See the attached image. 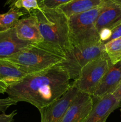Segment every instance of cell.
I'll return each mask as SVG.
<instances>
[{
	"mask_svg": "<svg viewBox=\"0 0 121 122\" xmlns=\"http://www.w3.org/2000/svg\"><path fill=\"white\" fill-rule=\"evenodd\" d=\"M70 80L67 71L55 65L42 71L26 75L9 85L6 93L17 102H28L40 110L68 91L72 83Z\"/></svg>",
	"mask_w": 121,
	"mask_h": 122,
	"instance_id": "obj_1",
	"label": "cell"
},
{
	"mask_svg": "<svg viewBox=\"0 0 121 122\" xmlns=\"http://www.w3.org/2000/svg\"><path fill=\"white\" fill-rule=\"evenodd\" d=\"M31 14L37 20L43 42L65 56L72 48L68 18L58 8H39Z\"/></svg>",
	"mask_w": 121,
	"mask_h": 122,
	"instance_id": "obj_2",
	"label": "cell"
},
{
	"mask_svg": "<svg viewBox=\"0 0 121 122\" xmlns=\"http://www.w3.org/2000/svg\"><path fill=\"white\" fill-rule=\"evenodd\" d=\"M65 56L45 43H32L5 60L15 64L26 75L42 71L59 64Z\"/></svg>",
	"mask_w": 121,
	"mask_h": 122,
	"instance_id": "obj_3",
	"label": "cell"
},
{
	"mask_svg": "<svg viewBox=\"0 0 121 122\" xmlns=\"http://www.w3.org/2000/svg\"><path fill=\"white\" fill-rule=\"evenodd\" d=\"M102 8L103 3L97 8L68 18L71 46L94 45L101 42L96 29V21Z\"/></svg>",
	"mask_w": 121,
	"mask_h": 122,
	"instance_id": "obj_4",
	"label": "cell"
},
{
	"mask_svg": "<svg viewBox=\"0 0 121 122\" xmlns=\"http://www.w3.org/2000/svg\"><path fill=\"white\" fill-rule=\"evenodd\" d=\"M105 53L104 44L102 42L94 45L74 46L65 54L64 59L56 65L66 70L70 79L75 81L85 65Z\"/></svg>",
	"mask_w": 121,
	"mask_h": 122,
	"instance_id": "obj_5",
	"label": "cell"
},
{
	"mask_svg": "<svg viewBox=\"0 0 121 122\" xmlns=\"http://www.w3.org/2000/svg\"><path fill=\"white\" fill-rule=\"evenodd\" d=\"M112 65L105 53L85 65L82 69L78 78L72 84L80 92L93 97L103 77Z\"/></svg>",
	"mask_w": 121,
	"mask_h": 122,
	"instance_id": "obj_6",
	"label": "cell"
},
{
	"mask_svg": "<svg viewBox=\"0 0 121 122\" xmlns=\"http://www.w3.org/2000/svg\"><path fill=\"white\" fill-rule=\"evenodd\" d=\"M79 91L71 83V86L61 97L51 104L39 110L41 122H60L68 108L74 100Z\"/></svg>",
	"mask_w": 121,
	"mask_h": 122,
	"instance_id": "obj_7",
	"label": "cell"
},
{
	"mask_svg": "<svg viewBox=\"0 0 121 122\" xmlns=\"http://www.w3.org/2000/svg\"><path fill=\"white\" fill-rule=\"evenodd\" d=\"M93 104V97L79 92L60 122H85Z\"/></svg>",
	"mask_w": 121,
	"mask_h": 122,
	"instance_id": "obj_8",
	"label": "cell"
},
{
	"mask_svg": "<svg viewBox=\"0 0 121 122\" xmlns=\"http://www.w3.org/2000/svg\"><path fill=\"white\" fill-rule=\"evenodd\" d=\"M93 100L92 109L85 122H106L110 114L121 106V100L113 94Z\"/></svg>",
	"mask_w": 121,
	"mask_h": 122,
	"instance_id": "obj_9",
	"label": "cell"
},
{
	"mask_svg": "<svg viewBox=\"0 0 121 122\" xmlns=\"http://www.w3.org/2000/svg\"><path fill=\"white\" fill-rule=\"evenodd\" d=\"M121 23V0H103V8L96 21L98 32L103 29H112Z\"/></svg>",
	"mask_w": 121,
	"mask_h": 122,
	"instance_id": "obj_10",
	"label": "cell"
},
{
	"mask_svg": "<svg viewBox=\"0 0 121 122\" xmlns=\"http://www.w3.org/2000/svg\"><path fill=\"white\" fill-rule=\"evenodd\" d=\"M30 44L18 38L15 27L0 31V59H5L20 52Z\"/></svg>",
	"mask_w": 121,
	"mask_h": 122,
	"instance_id": "obj_11",
	"label": "cell"
},
{
	"mask_svg": "<svg viewBox=\"0 0 121 122\" xmlns=\"http://www.w3.org/2000/svg\"><path fill=\"white\" fill-rule=\"evenodd\" d=\"M121 85V61L112 65L103 77L93 98H101L112 94Z\"/></svg>",
	"mask_w": 121,
	"mask_h": 122,
	"instance_id": "obj_12",
	"label": "cell"
},
{
	"mask_svg": "<svg viewBox=\"0 0 121 122\" xmlns=\"http://www.w3.org/2000/svg\"><path fill=\"white\" fill-rule=\"evenodd\" d=\"M17 37L21 40L30 43H40L43 41L39 30L37 19L33 14L19 19L15 26Z\"/></svg>",
	"mask_w": 121,
	"mask_h": 122,
	"instance_id": "obj_13",
	"label": "cell"
},
{
	"mask_svg": "<svg viewBox=\"0 0 121 122\" xmlns=\"http://www.w3.org/2000/svg\"><path fill=\"white\" fill-rule=\"evenodd\" d=\"M103 0H72L58 7L68 18L75 14L84 13L97 8L102 5Z\"/></svg>",
	"mask_w": 121,
	"mask_h": 122,
	"instance_id": "obj_14",
	"label": "cell"
},
{
	"mask_svg": "<svg viewBox=\"0 0 121 122\" xmlns=\"http://www.w3.org/2000/svg\"><path fill=\"white\" fill-rule=\"evenodd\" d=\"M16 66L5 59H0V81L10 85L26 76Z\"/></svg>",
	"mask_w": 121,
	"mask_h": 122,
	"instance_id": "obj_15",
	"label": "cell"
},
{
	"mask_svg": "<svg viewBox=\"0 0 121 122\" xmlns=\"http://www.w3.org/2000/svg\"><path fill=\"white\" fill-rule=\"evenodd\" d=\"M24 14V11L14 8H10L7 13L0 14V31L15 27L20 17Z\"/></svg>",
	"mask_w": 121,
	"mask_h": 122,
	"instance_id": "obj_16",
	"label": "cell"
},
{
	"mask_svg": "<svg viewBox=\"0 0 121 122\" xmlns=\"http://www.w3.org/2000/svg\"><path fill=\"white\" fill-rule=\"evenodd\" d=\"M104 50L113 65L121 61V37L104 44Z\"/></svg>",
	"mask_w": 121,
	"mask_h": 122,
	"instance_id": "obj_17",
	"label": "cell"
},
{
	"mask_svg": "<svg viewBox=\"0 0 121 122\" xmlns=\"http://www.w3.org/2000/svg\"><path fill=\"white\" fill-rule=\"evenodd\" d=\"M6 5H8L9 8L19 9L29 14L40 8L37 0H7Z\"/></svg>",
	"mask_w": 121,
	"mask_h": 122,
	"instance_id": "obj_18",
	"label": "cell"
},
{
	"mask_svg": "<svg viewBox=\"0 0 121 122\" xmlns=\"http://www.w3.org/2000/svg\"><path fill=\"white\" fill-rule=\"evenodd\" d=\"M71 1L72 0H37L40 8L48 9H56Z\"/></svg>",
	"mask_w": 121,
	"mask_h": 122,
	"instance_id": "obj_19",
	"label": "cell"
},
{
	"mask_svg": "<svg viewBox=\"0 0 121 122\" xmlns=\"http://www.w3.org/2000/svg\"><path fill=\"white\" fill-rule=\"evenodd\" d=\"M17 102L12 100L9 97L6 98L0 99V113H5L7 109L13 105H16Z\"/></svg>",
	"mask_w": 121,
	"mask_h": 122,
	"instance_id": "obj_20",
	"label": "cell"
},
{
	"mask_svg": "<svg viewBox=\"0 0 121 122\" xmlns=\"http://www.w3.org/2000/svg\"><path fill=\"white\" fill-rule=\"evenodd\" d=\"M100 40L101 42L105 44L107 42L112 35V30L110 29H103L98 32Z\"/></svg>",
	"mask_w": 121,
	"mask_h": 122,
	"instance_id": "obj_21",
	"label": "cell"
},
{
	"mask_svg": "<svg viewBox=\"0 0 121 122\" xmlns=\"http://www.w3.org/2000/svg\"><path fill=\"white\" fill-rule=\"evenodd\" d=\"M17 114V111L14 110L10 114L2 113L0 114V122H13L14 117Z\"/></svg>",
	"mask_w": 121,
	"mask_h": 122,
	"instance_id": "obj_22",
	"label": "cell"
},
{
	"mask_svg": "<svg viewBox=\"0 0 121 122\" xmlns=\"http://www.w3.org/2000/svg\"><path fill=\"white\" fill-rule=\"evenodd\" d=\"M111 30L112 35L111 36H110L109 40L108 41V42L121 37V23L120 24H119L118 25H117L116 26H115V27H113V28Z\"/></svg>",
	"mask_w": 121,
	"mask_h": 122,
	"instance_id": "obj_23",
	"label": "cell"
},
{
	"mask_svg": "<svg viewBox=\"0 0 121 122\" xmlns=\"http://www.w3.org/2000/svg\"><path fill=\"white\" fill-rule=\"evenodd\" d=\"M9 86V85L4 81H0V94H4L6 92L7 88Z\"/></svg>",
	"mask_w": 121,
	"mask_h": 122,
	"instance_id": "obj_24",
	"label": "cell"
},
{
	"mask_svg": "<svg viewBox=\"0 0 121 122\" xmlns=\"http://www.w3.org/2000/svg\"><path fill=\"white\" fill-rule=\"evenodd\" d=\"M113 94L117 99L121 100V85L117 88V89L113 93Z\"/></svg>",
	"mask_w": 121,
	"mask_h": 122,
	"instance_id": "obj_25",
	"label": "cell"
},
{
	"mask_svg": "<svg viewBox=\"0 0 121 122\" xmlns=\"http://www.w3.org/2000/svg\"></svg>",
	"mask_w": 121,
	"mask_h": 122,
	"instance_id": "obj_26",
	"label": "cell"
},
{
	"mask_svg": "<svg viewBox=\"0 0 121 122\" xmlns=\"http://www.w3.org/2000/svg\"></svg>",
	"mask_w": 121,
	"mask_h": 122,
	"instance_id": "obj_27",
	"label": "cell"
}]
</instances>
